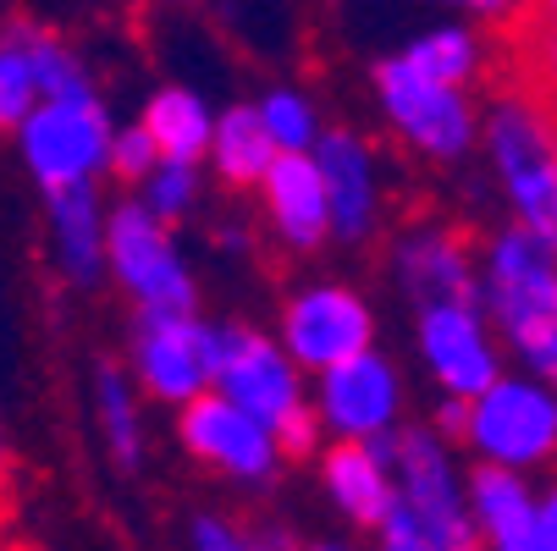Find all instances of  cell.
I'll return each mask as SVG.
<instances>
[{"instance_id": "cell-9", "label": "cell", "mask_w": 557, "mask_h": 551, "mask_svg": "<svg viewBox=\"0 0 557 551\" xmlns=\"http://www.w3.org/2000/svg\"><path fill=\"white\" fill-rule=\"evenodd\" d=\"M276 342L293 353L298 370H314V375H326V370H343L364 353H375V314L370 303L343 287V281H314V287H298L282 309V331Z\"/></svg>"}, {"instance_id": "cell-32", "label": "cell", "mask_w": 557, "mask_h": 551, "mask_svg": "<svg viewBox=\"0 0 557 551\" xmlns=\"http://www.w3.org/2000/svg\"><path fill=\"white\" fill-rule=\"evenodd\" d=\"M541 529H546V546L557 551V486L541 497Z\"/></svg>"}, {"instance_id": "cell-28", "label": "cell", "mask_w": 557, "mask_h": 551, "mask_svg": "<svg viewBox=\"0 0 557 551\" xmlns=\"http://www.w3.org/2000/svg\"><path fill=\"white\" fill-rule=\"evenodd\" d=\"M166 161H161V149H154V138L144 133V122H133V127H116V143H111V172L122 177V183H133V188H144L154 172H161Z\"/></svg>"}, {"instance_id": "cell-7", "label": "cell", "mask_w": 557, "mask_h": 551, "mask_svg": "<svg viewBox=\"0 0 557 551\" xmlns=\"http://www.w3.org/2000/svg\"><path fill=\"white\" fill-rule=\"evenodd\" d=\"M375 100H381V116L392 122V133L409 149L431 154V161H463L474 133L486 127L474 116L469 89L431 84V77H420L404 55H386L375 66Z\"/></svg>"}, {"instance_id": "cell-13", "label": "cell", "mask_w": 557, "mask_h": 551, "mask_svg": "<svg viewBox=\"0 0 557 551\" xmlns=\"http://www.w3.org/2000/svg\"><path fill=\"white\" fill-rule=\"evenodd\" d=\"M314 414H321V430H332L337 441H386L397 436V414H404V380H397L392 359L364 353L321 375Z\"/></svg>"}, {"instance_id": "cell-4", "label": "cell", "mask_w": 557, "mask_h": 551, "mask_svg": "<svg viewBox=\"0 0 557 551\" xmlns=\"http://www.w3.org/2000/svg\"><path fill=\"white\" fill-rule=\"evenodd\" d=\"M221 342L226 326L199 321V314H161V309H133L127 326V364L133 380L161 403H199L205 391H215L221 370Z\"/></svg>"}, {"instance_id": "cell-11", "label": "cell", "mask_w": 557, "mask_h": 551, "mask_svg": "<svg viewBox=\"0 0 557 551\" xmlns=\"http://www.w3.org/2000/svg\"><path fill=\"white\" fill-rule=\"evenodd\" d=\"M420 359L431 380L442 386V398L474 403L503 380V353L492 342L486 309L481 303H442L420 309Z\"/></svg>"}, {"instance_id": "cell-16", "label": "cell", "mask_w": 557, "mask_h": 551, "mask_svg": "<svg viewBox=\"0 0 557 551\" xmlns=\"http://www.w3.org/2000/svg\"><path fill=\"white\" fill-rule=\"evenodd\" d=\"M45 231H50V260L72 287H100V276H111V210L100 204V188L50 193Z\"/></svg>"}, {"instance_id": "cell-21", "label": "cell", "mask_w": 557, "mask_h": 551, "mask_svg": "<svg viewBox=\"0 0 557 551\" xmlns=\"http://www.w3.org/2000/svg\"><path fill=\"white\" fill-rule=\"evenodd\" d=\"M282 161L276 138L260 122V105H232L215 122V143H210V166L226 188H260L271 177V166Z\"/></svg>"}, {"instance_id": "cell-30", "label": "cell", "mask_w": 557, "mask_h": 551, "mask_svg": "<svg viewBox=\"0 0 557 551\" xmlns=\"http://www.w3.org/2000/svg\"><path fill=\"white\" fill-rule=\"evenodd\" d=\"M188 546L194 551H249V535L237 524H226V518H215V513H205V518H194Z\"/></svg>"}, {"instance_id": "cell-26", "label": "cell", "mask_w": 557, "mask_h": 551, "mask_svg": "<svg viewBox=\"0 0 557 551\" xmlns=\"http://www.w3.org/2000/svg\"><path fill=\"white\" fill-rule=\"evenodd\" d=\"M260 122L276 138L282 154H314V143H321V133H326L321 116H314V105H309V95H298V89L260 95Z\"/></svg>"}, {"instance_id": "cell-19", "label": "cell", "mask_w": 557, "mask_h": 551, "mask_svg": "<svg viewBox=\"0 0 557 551\" xmlns=\"http://www.w3.org/2000/svg\"><path fill=\"white\" fill-rule=\"evenodd\" d=\"M260 204H265L271 231L287 249H321L326 238H337L332 231V199H326L314 154H282L271 166V177L260 183Z\"/></svg>"}, {"instance_id": "cell-15", "label": "cell", "mask_w": 557, "mask_h": 551, "mask_svg": "<svg viewBox=\"0 0 557 551\" xmlns=\"http://www.w3.org/2000/svg\"><path fill=\"white\" fill-rule=\"evenodd\" d=\"M314 166H321L326 199H332V231L343 243H364L381 215V183H375V154L359 133L326 127L314 143Z\"/></svg>"}, {"instance_id": "cell-33", "label": "cell", "mask_w": 557, "mask_h": 551, "mask_svg": "<svg viewBox=\"0 0 557 551\" xmlns=\"http://www.w3.org/2000/svg\"><path fill=\"white\" fill-rule=\"evenodd\" d=\"M7 480H12V436L0 430V491H7Z\"/></svg>"}, {"instance_id": "cell-10", "label": "cell", "mask_w": 557, "mask_h": 551, "mask_svg": "<svg viewBox=\"0 0 557 551\" xmlns=\"http://www.w3.org/2000/svg\"><path fill=\"white\" fill-rule=\"evenodd\" d=\"M111 276L127 287L133 309L194 314V276L172 243V226H161L138 199L111 210Z\"/></svg>"}, {"instance_id": "cell-18", "label": "cell", "mask_w": 557, "mask_h": 551, "mask_svg": "<svg viewBox=\"0 0 557 551\" xmlns=\"http://www.w3.org/2000/svg\"><path fill=\"white\" fill-rule=\"evenodd\" d=\"M326 497L364 529H381L397 508V475H392V436L386 441H332L321 452Z\"/></svg>"}, {"instance_id": "cell-1", "label": "cell", "mask_w": 557, "mask_h": 551, "mask_svg": "<svg viewBox=\"0 0 557 551\" xmlns=\"http://www.w3.org/2000/svg\"><path fill=\"white\" fill-rule=\"evenodd\" d=\"M486 314L497 321L508 353L557 391V254L524 226H503L486 243Z\"/></svg>"}, {"instance_id": "cell-14", "label": "cell", "mask_w": 557, "mask_h": 551, "mask_svg": "<svg viewBox=\"0 0 557 551\" xmlns=\"http://www.w3.org/2000/svg\"><path fill=\"white\" fill-rule=\"evenodd\" d=\"M392 276L420 309H442V303H481L486 281L474 271L469 243L453 226H409L392 249Z\"/></svg>"}, {"instance_id": "cell-25", "label": "cell", "mask_w": 557, "mask_h": 551, "mask_svg": "<svg viewBox=\"0 0 557 551\" xmlns=\"http://www.w3.org/2000/svg\"><path fill=\"white\" fill-rule=\"evenodd\" d=\"M524 23H530V34H519V77L513 84L557 111V12L552 7L524 12Z\"/></svg>"}, {"instance_id": "cell-2", "label": "cell", "mask_w": 557, "mask_h": 551, "mask_svg": "<svg viewBox=\"0 0 557 551\" xmlns=\"http://www.w3.org/2000/svg\"><path fill=\"white\" fill-rule=\"evenodd\" d=\"M486 154L513 204V226L557 254V111L519 84H503L486 105Z\"/></svg>"}, {"instance_id": "cell-12", "label": "cell", "mask_w": 557, "mask_h": 551, "mask_svg": "<svg viewBox=\"0 0 557 551\" xmlns=\"http://www.w3.org/2000/svg\"><path fill=\"white\" fill-rule=\"evenodd\" d=\"M177 441H183L199 463L221 468V475L244 480V486L271 480L276 463H282V441H276L260 419H249L237 403H226L221 391H205L199 403L177 409Z\"/></svg>"}, {"instance_id": "cell-27", "label": "cell", "mask_w": 557, "mask_h": 551, "mask_svg": "<svg viewBox=\"0 0 557 551\" xmlns=\"http://www.w3.org/2000/svg\"><path fill=\"white\" fill-rule=\"evenodd\" d=\"M161 226H177V221H188L194 215V204H199V166H177V161H166L161 172H154L149 183H144V199H138Z\"/></svg>"}, {"instance_id": "cell-5", "label": "cell", "mask_w": 557, "mask_h": 551, "mask_svg": "<svg viewBox=\"0 0 557 551\" xmlns=\"http://www.w3.org/2000/svg\"><path fill=\"white\" fill-rule=\"evenodd\" d=\"M111 143H116V127H111L100 95L45 100L17 133L23 166L45 188V199L66 193V188H95V177L111 172Z\"/></svg>"}, {"instance_id": "cell-20", "label": "cell", "mask_w": 557, "mask_h": 551, "mask_svg": "<svg viewBox=\"0 0 557 551\" xmlns=\"http://www.w3.org/2000/svg\"><path fill=\"white\" fill-rule=\"evenodd\" d=\"M144 133L154 138V149H161V161H177V166H199L210 161V143H215V111L205 105L199 89H161V95H149L144 105Z\"/></svg>"}, {"instance_id": "cell-34", "label": "cell", "mask_w": 557, "mask_h": 551, "mask_svg": "<svg viewBox=\"0 0 557 551\" xmlns=\"http://www.w3.org/2000/svg\"><path fill=\"white\" fill-rule=\"evenodd\" d=\"M304 551H354V546H343V540H314V546H304Z\"/></svg>"}, {"instance_id": "cell-3", "label": "cell", "mask_w": 557, "mask_h": 551, "mask_svg": "<svg viewBox=\"0 0 557 551\" xmlns=\"http://www.w3.org/2000/svg\"><path fill=\"white\" fill-rule=\"evenodd\" d=\"M215 391L244 409L249 419H260L282 441V458H309L321 447V414L304 398V375L276 337H265L255 326H226Z\"/></svg>"}, {"instance_id": "cell-22", "label": "cell", "mask_w": 557, "mask_h": 551, "mask_svg": "<svg viewBox=\"0 0 557 551\" xmlns=\"http://www.w3.org/2000/svg\"><path fill=\"white\" fill-rule=\"evenodd\" d=\"M95 425H100V447L111 452V463L122 475H133L144 463V419H138V386L127 380L122 364L95 370Z\"/></svg>"}, {"instance_id": "cell-23", "label": "cell", "mask_w": 557, "mask_h": 551, "mask_svg": "<svg viewBox=\"0 0 557 551\" xmlns=\"http://www.w3.org/2000/svg\"><path fill=\"white\" fill-rule=\"evenodd\" d=\"M404 55L420 77H431V84H447V89H469L474 72L486 66V50H481V34H474L469 23H442V28H425L420 39H409Z\"/></svg>"}, {"instance_id": "cell-24", "label": "cell", "mask_w": 557, "mask_h": 551, "mask_svg": "<svg viewBox=\"0 0 557 551\" xmlns=\"http://www.w3.org/2000/svg\"><path fill=\"white\" fill-rule=\"evenodd\" d=\"M45 105L34 66V23L0 28V133H23V122Z\"/></svg>"}, {"instance_id": "cell-29", "label": "cell", "mask_w": 557, "mask_h": 551, "mask_svg": "<svg viewBox=\"0 0 557 551\" xmlns=\"http://www.w3.org/2000/svg\"><path fill=\"white\" fill-rule=\"evenodd\" d=\"M375 551H447V546H442V540H436V535H431L404 502H397L392 518L375 529Z\"/></svg>"}, {"instance_id": "cell-6", "label": "cell", "mask_w": 557, "mask_h": 551, "mask_svg": "<svg viewBox=\"0 0 557 551\" xmlns=\"http://www.w3.org/2000/svg\"><path fill=\"white\" fill-rule=\"evenodd\" d=\"M463 441L481 452L492 468H524L557 458V391L541 386L535 375H503L486 398L469 403Z\"/></svg>"}, {"instance_id": "cell-8", "label": "cell", "mask_w": 557, "mask_h": 551, "mask_svg": "<svg viewBox=\"0 0 557 551\" xmlns=\"http://www.w3.org/2000/svg\"><path fill=\"white\" fill-rule=\"evenodd\" d=\"M392 475H397V502H404L447 551H486L481 529L469 518V480L453 468V452L436 430H397L392 436Z\"/></svg>"}, {"instance_id": "cell-17", "label": "cell", "mask_w": 557, "mask_h": 551, "mask_svg": "<svg viewBox=\"0 0 557 551\" xmlns=\"http://www.w3.org/2000/svg\"><path fill=\"white\" fill-rule=\"evenodd\" d=\"M469 518L486 551H552L541 529V502L513 468L474 463L469 468Z\"/></svg>"}, {"instance_id": "cell-31", "label": "cell", "mask_w": 557, "mask_h": 551, "mask_svg": "<svg viewBox=\"0 0 557 551\" xmlns=\"http://www.w3.org/2000/svg\"><path fill=\"white\" fill-rule=\"evenodd\" d=\"M249 535V551H304L282 524H255V529H244Z\"/></svg>"}]
</instances>
